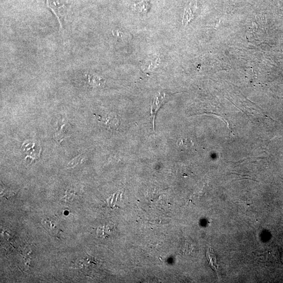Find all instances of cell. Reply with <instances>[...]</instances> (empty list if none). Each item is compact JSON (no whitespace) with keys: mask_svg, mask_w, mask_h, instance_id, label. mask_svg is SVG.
<instances>
[{"mask_svg":"<svg viewBox=\"0 0 283 283\" xmlns=\"http://www.w3.org/2000/svg\"><path fill=\"white\" fill-rule=\"evenodd\" d=\"M194 18L193 14L190 8L185 9L184 13L183 24L186 26Z\"/></svg>","mask_w":283,"mask_h":283,"instance_id":"3","label":"cell"},{"mask_svg":"<svg viewBox=\"0 0 283 283\" xmlns=\"http://www.w3.org/2000/svg\"><path fill=\"white\" fill-rule=\"evenodd\" d=\"M81 155L78 156L74 159H73V160H72L71 162H70V163L68 164V167H69V168H71V167L75 166L78 164L79 163H81L83 159V158L81 157Z\"/></svg>","mask_w":283,"mask_h":283,"instance_id":"5","label":"cell"},{"mask_svg":"<svg viewBox=\"0 0 283 283\" xmlns=\"http://www.w3.org/2000/svg\"><path fill=\"white\" fill-rule=\"evenodd\" d=\"M165 94H159L154 100L153 105L151 107V114L153 119V125L154 126V120L156 114L159 109L161 108L163 104L165 103Z\"/></svg>","mask_w":283,"mask_h":283,"instance_id":"2","label":"cell"},{"mask_svg":"<svg viewBox=\"0 0 283 283\" xmlns=\"http://www.w3.org/2000/svg\"><path fill=\"white\" fill-rule=\"evenodd\" d=\"M135 8L140 12L146 13L149 9V4L147 1H143L136 4L135 5Z\"/></svg>","mask_w":283,"mask_h":283,"instance_id":"4","label":"cell"},{"mask_svg":"<svg viewBox=\"0 0 283 283\" xmlns=\"http://www.w3.org/2000/svg\"><path fill=\"white\" fill-rule=\"evenodd\" d=\"M47 4L57 17L61 26L67 10V2L65 0H47Z\"/></svg>","mask_w":283,"mask_h":283,"instance_id":"1","label":"cell"}]
</instances>
